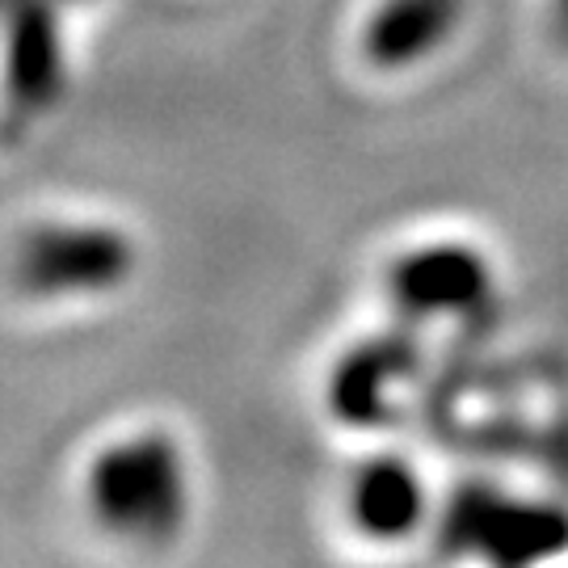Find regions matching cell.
Returning <instances> with one entry per match:
<instances>
[{
    "instance_id": "obj_7",
    "label": "cell",
    "mask_w": 568,
    "mask_h": 568,
    "mask_svg": "<svg viewBox=\"0 0 568 568\" xmlns=\"http://www.w3.org/2000/svg\"><path fill=\"white\" fill-rule=\"evenodd\" d=\"M450 530L485 560H551L568 551V509L514 493H471L450 509Z\"/></svg>"
},
{
    "instance_id": "obj_1",
    "label": "cell",
    "mask_w": 568,
    "mask_h": 568,
    "mask_svg": "<svg viewBox=\"0 0 568 568\" xmlns=\"http://www.w3.org/2000/svg\"><path fill=\"white\" fill-rule=\"evenodd\" d=\"M77 501L89 527L131 551H169L199 514V467L169 426L105 434L81 459Z\"/></svg>"
},
{
    "instance_id": "obj_2",
    "label": "cell",
    "mask_w": 568,
    "mask_h": 568,
    "mask_svg": "<svg viewBox=\"0 0 568 568\" xmlns=\"http://www.w3.org/2000/svg\"><path fill=\"white\" fill-rule=\"evenodd\" d=\"M140 274V241L102 215H47L21 227L9 278L26 304H105Z\"/></svg>"
},
{
    "instance_id": "obj_6",
    "label": "cell",
    "mask_w": 568,
    "mask_h": 568,
    "mask_svg": "<svg viewBox=\"0 0 568 568\" xmlns=\"http://www.w3.org/2000/svg\"><path fill=\"white\" fill-rule=\"evenodd\" d=\"M471 0H366L354 55L375 77H417L459 42Z\"/></svg>"
},
{
    "instance_id": "obj_4",
    "label": "cell",
    "mask_w": 568,
    "mask_h": 568,
    "mask_svg": "<svg viewBox=\"0 0 568 568\" xmlns=\"http://www.w3.org/2000/svg\"><path fill=\"white\" fill-rule=\"evenodd\" d=\"M417 371V328L396 321V328L366 333L333 354L321 379V408L345 434H379L400 417Z\"/></svg>"
},
{
    "instance_id": "obj_5",
    "label": "cell",
    "mask_w": 568,
    "mask_h": 568,
    "mask_svg": "<svg viewBox=\"0 0 568 568\" xmlns=\"http://www.w3.org/2000/svg\"><path fill=\"white\" fill-rule=\"evenodd\" d=\"M337 518L366 548H408L438 527V501L426 467L396 447H375L345 471Z\"/></svg>"
},
{
    "instance_id": "obj_8",
    "label": "cell",
    "mask_w": 568,
    "mask_h": 568,
    "mask_svg": "<svg viewBox=\"0 0 568 568\" xmlns=\"http://www.w3.org/2000/svg\"><path fill=\"white\" fill-rule=\"evenodd\" d=\"M13 63H9V77H13V93L18 102H47L51 89L60 81V47H55V30L51 21L30 18L13 30Z\"/></svg>"
},
{
    "instance_id": "obj_9",
    "label": "cell",
    "mask_w": 568,
    "mask_h": 568,
    "mask_svg": "<svg viewBox=\"0 0 568 568\" xmlns=\"http://www.w3.org/2000/svg\"><path fill=\"white\" fill-rule=\"evenodd\" d=\"M63 9H89V4H98V0H60Z\"/></svg>"
},
{
    "instance_id": "obj_3",
    "label": "cell",
    "mask_w": 568,
    "mask_h": 568,
    "mask_svg": "<svg viewBox=\"0 0 568 568\" xmlns=\"http://www.w3.org/2000/svg\"><path fill=\"white\" fill-rule=\"evenodd\" d=\"M392 316L408 328L480 321L501 295L497 257L459 232H429L392 248L379 274Z\"/></svg>"
}]
</instances>
